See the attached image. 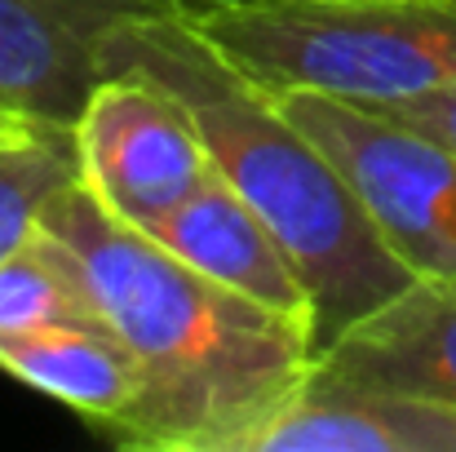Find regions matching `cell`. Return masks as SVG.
Masks as SVG:
<instances>
[{
    "label": "cell",
    "instance_id": "cell-15",
    "mask_svg": "<svg viewBox=\"0 0 456 452\" xmlns=\"http://www.w3.org/2000/svg\"><path fill=\"white\" fill-rule=\"evenodd\" d=\"M186 4H195V0H186Z\"/></svg>",
    "mask_w": 456,
    "mask_h": 452
},
{
    "label": "cell",
    "instance_id": "cell-13",
    "mask_svg": "<svg viewBox=\"0 0 456 452\" xmlns=\"http://www.w3.org/2000/svg\"><path fill=\"white\" fill-rule=\"evenodd\" d=\"M363 107V103H359ZM372 111L444 143L456 151V85L452 89H435V94H421V98H399V103H372Z\"/></svg>",
    "mask_w": 456,
    "mask_h": 452
},
{
    "label": "cell",
    "instance_id": "cell-12",
    "mask_svg": "<svg viewBox=\"0 0 456 452\" xmlns=\"http://www.w3.org/2000/svg\"><path fill=\"white\" fill-rule=\"evenodd\" d=\"M76 177L71 129L45 125L40 134L0 147V258L27 240L45 204Z\"/></svg>",
    "mask_w": 456,
    "mask_h": 452
},
{
    "label": "cell",
    "instance_id": "cell-9",
    "mask_svg": "<svg viewBox=\"0 0 456 452\" xmlns=\"http://www.w3.org/2000/svg\"><path fill=\"white\" fill-rule=\"evenodd\" d=\"M253 452H456V408L310 373Z\"/></svg>",
    "mask_w": 456,
    "mask_h": 452
},
{
    "label": "cell",
    "instance_id": "cell-14",
    "mask_svg": "<svg viewBox=\"0 0 456 452\" xmlns=\"http://www.w3.org/2000/svg\"><path fill=\"white\" fill-rule=\"evenodd\" d=\"M40 129H45L40 120H27V116H13V111L0 107V147L22 143V138H31V134H40Z\"/></svg>",
    "mask_w": 456,
    "mask_h": 452
},
{
    "label": "cell",
    "instance_id": "cell-3",
    "mask_svg": "<svg viewBox=\"0 0 456 452\" xmlns=\"http://www.w3.org/2000/svg\"><path fill=\"white\" fill-rule=\"evenodd\" d=\"M182 13L271 94L372 107L456 85V0H195Z\"/></svg>",
    "mask_w": 456,
    "mask_h": 452
},
{
    "label": "cell",
    "instance_id": "cell-11",
    "mask_svg": "<svg viewBox=\"0 0 456 452\" xmlns=\"http://www.w3.org/2000/svg\"><path fill=\"white\" fill-rule=\"evenodd\" d=\"M80 319H102L85 267L53 231L36 222V231L0 258V337Z\"/></svg>",
    "mask_w": 456,
    "mask_h": 452
},
{
    "label": "cell",
    "instance_id": "cell-7",
    "mask_svg": "<svg viewBox=\"0 0 456 452\" xmlns=\"http://www.w3.org/2000/svg\"><path fill=\"white\" fill-rule=\"evenodd\" d=\"M328 382L456 408V284L412 280L314 355Z\"/></svg>",
    "mask_w": 456,
    "mask_h": 452
},
{
    "label": "cell",
    "instance_id": "cell-1",
    "mask_svg": "<svg viewBox=\"0 0 456 452\" xmlns=\"http://www.w3.org/2000/svg\"><path fill=\"white\" fill-rule=\"evenodd\" d=\"M85 267L102 319L129 346L142 390L116 448L253 452L314 373V324L244 298L111 218L71 177L40 213Z\"/></svg>",
    "mask_w": 456,
    "mask_h": 452
},
{
    "label": "cell",
    "instance_id": "cell-2",
    "mask_svg": "<svg viewBox=\"0 0 456 452\" xmlns=\"http://www.w3.org/2000/svg\"><path fill=\"white\" fill-rule=\"evenodd\" d=\"M102 62L107 71L151 76L191 111L213 168L297 262L314 301V350L417 280L323 147L182 9L125 22Z\"/></svg>",
    "mask_w": 456,
    "mask_h": 452
},
{
    "label": "cell",
    "instance_id": "cell-6",
    "mask_svg": "<svg viewBox=\"0 0 456 452\" xmlns=\"http://www.w3.org/2000/svg\"><path fill=\"white\" fill-rule=\"evenodd\" d=\"M186 0H0V107L71 129L94 85L107 76V40Z\"/></svg>",
    "mask_w": 456,
    "mask_h": 452
},
{
    "label": "cell",
    "instance_id": "cell-4",
    "mask_svg": "<svg viewBox=\"0 0 456 452\" xmlns=\"http://www.w3.org/2000/svg\"><path fill=\"white\" fill-rule=\"evenodd\" d=\"M275 98L341 168L399 262L417 280L456 284V151L359 103L305 89Z\"/></svg>",
    "mask_w": 456,
    "mask_h": 452
},
{
    "label": "cell",
    "instance_id": "cell-5",
    "mask_svg": "<svg viewBox=\"0 0 456 452\" xmlns=\"http://www.w3.org/2000/svg\"><path fill=\"white\" fill-rule=\"evenodd\" d=\"M71 143L80 186L138 231H151L213 173L191 111L142 71H107L85 98Z\"/></svg>",
    "mask_w": 456,
    "mask_h": 452
},
{
    "label": "cell",
    "instance_id": "cell-10",
    "mask_svg": "<svg viewBox=\"0 0 456 452\" xmlns=\"http://www.w3.org/2000/svg\"><path fill=\"white\" fill-rule=\"evenodd\" d=\"M0 368L31 390L76 408L107 440L134 413L142 377L107 319L40 324L0 337Z\"/></svg>",
    "mask_w": 456,
    "mask_h": 452
},
{
    "label": "cell",
    "instance_id": "cell-8",
    "mask_svg": "<svg viewBox=\"0 0 456 452\" xmlns=\"http://www.w3.org/2000/svg\"><path fill=\"white\" fill-rule=\"evenodd\" d=\"M147 235H155L173 258L204 271L208 280L314 324V301L297 262L217 168L177 209H168Z\"/></svg>",
    "mask_w": 456,
    "mask_h": 452
}]
</instances>
